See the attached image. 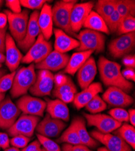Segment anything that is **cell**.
I'll use <instances>...</instances> for the list:
<instances>
[{"label": "cell", "instance_id": "obj_2", "mask_svg": "<svg viewBox=\"0 0 135 151\" xmlns=\"http://www.w3.org/2000/svg\"><path fill=\"white\" fill-rule=\"evenodd\" d=\"M35 69V64L32 63L28 67H22L16 72L10 90L12 97L17 98L26 95L36 79Z\"/></svg>", "mask_w": 135, "mask_h": 151}, {"label": "cell", "instance_id": "obj_4", "mask_svg": "<svg viewBox=\"0 0 135 151\" xmlns=\"http://www.w3.org/2000/svg\"><path fill=\"white\" fill-rule=\"evenodd\" d=\"M79 46L76 49L78 52L92 51L96 53L103 52L105 49V36L100 32L85 29L76 36Z\"/></svg>", "mask_w": 135, "mask_h": 151}, {"label": "cell", "instance_id": "obj_43", "mask_svg": "<svg viewBox=\"0 0 135 151\" xmlns=\"http://www.w3.org/2000/svg\"><path fill=\"white\" fill-rule=\"evenodd\" d=\"M121 73H122V76H123V77L128 81H135L134 68L127 67L123 71H121Z\"/></svg>", "mask_w": 135, "mask_h": 151}, {"label": "cell", "instance_id": "obj_23", "mask_svg": "<svg viewBox=\"0 0 135 151\" xmlns=\"http://www.w3.org/2000/svg\"><path fill=\"white\" fill-rule=\"evenodd\" d=\"M38 24L41 33L47 41H48L52 36L53 30L52 6L51 5L45 3L43 6L38 16Z\"/></svg>", "mask_w": 135, "mask_h": 151}, {"label": "cell", "instance_id": "obj_14", "mask_svg": "<svg viewBox=\"0 0 135 151\" xmlns=\"http://www.w3.org/2000/svg\"><path fill=\"white\" fill-rule=\"evenodd\" d=\"M64 121L52 118L48 113L42 121L36 126L38 134L47 138H55L58 137L66 127Z\"/></svg>", "mask_w": 135, "mask_h": 151}, {"label": "cell", "instance_id": "obj_48", "mask_svg": "<svg viewBox=\"0 0 135 151\" xmlns=\"http://www.w3.org/2000/svg\"><path fill=\"white\" fill-rule=\"evenodd\" d=\"M8 19L5 13H0V29H3L6 27Z\"/></svg>", "mask_w": 135, "mask_h": 151}, {"label": "cell", "instance_id": "obj_51", "mask_svg": "<svg viewBox=\"0 0 135 151\" xmlns=\"http://www.w3.org/2000/svg\"><path fill=\"white\" fill-rule=\"evenodd\" d=\"M4 151H20V150L15 147H9L8 148L6 149Z\"/></svg>", "mask_w": 135, "mask_h": 151}, {"label": "cell", "instance_id": "obj_16", "mask_svg": "<svg viewBox=\"0 0 135 151\" xmlns=\"http://www.w3.org/2000/svg\"><path fill=\"white\" fill-rule=\"evenodd\" d=\"M90 135L96 141L103 143L110 151H132L131 147L117 135L93 131Z\"/></svg>", "mask_w": 135, "mask_h": 151}, {"label": "cell", "instance_id": "obj_49", "mask_svg": "<svg viewBox=\"0 0 135 151\" xmlns=\"http://www.w3.org/2000/svg\"><path fill=\"white\" fill-rule=\"evenodd\" d=\"M129 121L131 123V125L134 127L135 125V110L134 109H130L129 111Z\"/></svg>", "mask_w": 135, "mask_h": 151}, {"label": "cell", "instance_id": "obj_29", "mask_svg": "<svg viewBox=\"0 0 135 151\" xmlns=\"http://www.w3.org/2000/svg\"><path fill=\"white\" fill-rule=\"evenodd\" d=\"M95 9L96 13L106 22L116 10L115 0H99Z\"/></svg>", "mask_w": 135, "mask_h": 151}, {"label": "cell", "instance_id": "obj_40", "mask_svg": "<svg viewBox=\"0 0 135 151\" xmlns=\"http://www.w3.org/2000/svg\"><path fill=\"white\" fill-rule=\"evenodd\" d=\"M19 1L22 6L34 10L42 9L46 3V1L44 0H21Z\"/></svg>", "mask_w": 135, "mask_h": 151}, {"label": "cell", "instance_id": "obj_34", "mask_svg": "<svg viewBox=\"0 0 135 151\" xmlns=\"http://www.w3.org/2000/svg\"><path fill=\"white\" fill-rule=\"evenodd\" d=\"M135 30V18L131 15L127 16L122 19L117 33L119 35L134 32Z\"/></svg>", "mask_w": 135, "mask_h": 151}, {"label": "cell", "instance_id": "obj_32", "mask_svg": "<svg viewBox=\"0 0 135 151\" xmlns=\"http://www.w3.org/2000/svg\"><path fill=\"white\" fill-rule=\"evenodd\" d=\"M57 141L60 143L64 142L71 145L81 144L76 129L72 123Z\"/></svg>", "mask_w": 135, "mask_h": 151}, {"label": "cell", "instance_id": "obj_9", "mask_svg": "<svg viewBox=\"0 0 135 151\" xmlns=\"http://www.w3.org/2000/svg\"><path fill=\"white\" fill-rule=\"evenodd\" d=\"M135 45V33L131 32L121 35L110 42L109 52L115 58H120L131 52Z\"/></svg>", "mask_w": 135, "mask_h": 151}, {"label": "cell", "instance_id": "obj_57", "mask_svg": "<svg viewBox=\"0 0 135 151\" xmlns=\"http://www.w3.org/2000/svg\"><path fill=\"white\" fill-rule=\"evenodd\" d=\"M42 150H42V151H45V150H44V149H43H43H42Z\"/></svg>", "mask_w": 135, "mask_h": 151}, {"label": "cell", "instance_id": "obj_10", "mask_svg": "<svg viewBox=\"0 0 135 151\" xmlns=\"http://www.w3.org/2000/svg\"><path fill=\"white\" fill-rule=\"evenodd\" d=\"M54 75L45 70L38 71L36 75V79L33 85L29 90L32 95L37 97L49 96L53 89Z\"/></svg>", "mask_w": 135, "mask_h": 151}, {"label": "cell", "instance_id": "obj_28", "mask_svg": "<svg viewBox=\"0 0 135 151\" xmlns=\"http://www.w3.org/2000/svg\"><path fill=\"white\" fill-rule=\"evenodd\" d=\"M83 27L86 28V29L104 33L107 35L110 34V31L105 22L95 11H91L84 22Z\"/></svg>", "mask_w": 135, "mask_h": 151}, {"label": "cell", "instance_id": "obj_21", "mask_svg": "<svg viewBox=\"0 0 135 151\" xmlns=\"http://www.w3.org/2000/svg\"><path fill=\"white\" fill-rule=\"evenodd\" d=\"M97 74V66L94 58L90 57L78 71L77 79L81 88L84 90L93 81Z\"/></svg>", "mask_w": 135, "mask_h": 151}, {"label": "cell", "instance_id": "obj_1", "mask_svg": "<svg viewBox=\"0 0 135 151\" xmlns=\"http://www.w3.org/2000/svg\"><path fill=\"white\" fill-rule=\"evenodd\" d=\"M97 66L101 81L105 86L119 88L126 93L132 90V83L123 77L121 70V65L118 63L102 56L98 60Z\"/></svg>", "mask_w": 135, "mask_h": 151}, {"label": "cell", "instance_id": "obj_39", "mask_svg": "<svg viewBox=\"0 0 135 151\" xmlns=\"http://www.w3.org/2000/svg\"><path fill=\"white\" fill-rule=\"evenodd\" d=\"M30 140V138L22 135H18L12 137L10 140V144L18 149H23L26 147Z\"/></svg>", "mask_w": 135, "mask_h": 151}, {"label": "cell", "instance_id": "obj_13", "mask_svg": "<svg viewBox=\"0 0 135 151\" xmlns=\"http://www.w3.org/2000/svg\"><path fill=\"white\" fill-rule=\"evenodd\" d=\"M21 111L10 97L4 99L0 104V129H8L18 119Z\"/></svg>", "mask_w": 135, "mask_h": 151}, {"label": "cell", "instance_id": "obj_27", "mask_svg": "<svg viewBox=\"0 0 135 151\" xmlns=\"http://www.w3.org/2000/svg\"><path fill=\"white\" fill-rule=\"evenodd\" d=\"M93 51L78 52L73 53L65 68V72L67 74L74 75L79 68L83 65L84 63L91 56Z\"/></svg>", "mask_w": 135, "mask_h": 151}, {"label": "cell", "instance_id": "obj_5", "mask_svg": "<svg viewBox=\"0 0 135 151\" xmlns=\"http://www.w3.org/2000/svg\"><path fill=\"white\" fill-rule=\"evenodd\" d=\"M54 84L55 87L52 90L53 97L65 104L73 101L77 89L70 78L62 73H58L54 76Z\"/></svg>", "mask_w": 135, "mask_h": 151}, {"label": "cell", "instance_id": "obj_12", "mask_svg": "<svg viewBox=\"0 0 135 151\" xmlns=\"http://www.w3.org/2000/svg\"><path fill=\"white\" fill-rule=\"evenodd\" d=\"M17 107L24 114L43 117L46 109V102L43 100L28 95L22 96L17 102Z\"/></svg>", "mask_w": 135, "mask_h": 151}, {"label": "cell", "instance_id": "obj_45", "mask_svg": "<svg viewBox=\"0 0 135 151\" xmlns=\"http://www.w3.org/2000/svg\"><path fill=\"white\" fill-rule=\"evenodd\" d=\"M7 27L3 29H0V52L5 53Z\"/></svg>", "mask_w": 135, "mask_h": 151}, {"label": "cell", "instance_id": "obj_50", "mask_svg": "<svg viewBox=\"0 0 135 151\" xmlns=\"http://www.w3.org/2000/svg\"><path fill=\"white\" fill-rule=\"evenodd\" d=\"M6 60V57L4 53L0 52V64H2V63L4 62Z\"/></svg>", "mask_w": 135, "mask_h": 151}, {"label": "cell", "instance_id": "obj_38", "mask_svg": "<svg viewBox=\"0 0 135 151\" xmlns=\"http://www.w3.org/2000/svg\"><path fill=\"white\" fill-rule=\"evenodd\" d=\"M16 71L5 74L0 79V93H5L12 88Z\"/></svg>", "mask_w": 135, "mask_h": 151}, {"label": "cell", "instance_id": "obj_47", "mask_svg": "<svg viewBox=\"0 0 135 151\" xmlns=\"http://www.w3.org/2000/svg\"><path fill=\"white\" fill-rule=\"evenodd\" d=\"M10 146V140L7 134L0 132V148L6 149Z\"/></svg>", "mask_w": 135, "mask_h": 151}, {"label": "cell", "instance_id": "obj_11", "mask_svg": "<svg viewBox=\"0 0 135 151\" xmlns=\"http://www.w3.org/2000/svg\"><path fill=\"white\" fill-rule=\"evenodd\" d=\"M84 116L87 122L89 127H95L99 130L98 131L103 134H110L117 129L122 125L113 119L111 116L101 114H89L84 113Z\"/></svg>", "mask_w": 135, "mask_h": 151}, {"label": "cell", "instance_id": "obj_44", "mask_svg": "<svg viewBox=\"0 0 135 151\" xmlns=\"http://www.w3.org/2000/svg\"><path fill=\"white\" fill-rule=\"evenodd\" d=\"M41 145L38 140H35L26 147L22 149V151H42Z\"/></svg>", "mask_w": 135, "mask_h": 151}, {"label": "cell", "instance_id": "obj_18", "mask_svg": "<svg viewBox=\"0 0 135 151\" xmlns=\"http://www.w3.org/2000/svg\"><path fill=\"white\" fill-rule=\"evenodd\" d=\"M40 12L35 10L30 15L28 26L24 38L17 43L18 47L23 52H27L29 48L35 42L38 36L41 33V30L38 24V18Z\"/></svg>", "mask_w": 135, "mask_h": 151}, {"label": "cell", "instance_id": "obj_8", "mask_svg": "<svg viewBox=\"0 0 135 151\" xmlns=\"http://www.w3.org/2000/svg\"><path fill=\"white\" fill-rule=\"evenodd\" d=\"M40 121V117L22 114L7 129V132L9 135L12 137L18 135L32 137Z\"/></svg>", "mask_w": 135, "mask_h": 151}, {"label": "cell", "instance_id": "obj_22", "mask_svg": "<svg viewBox=\"0 0 135 151\" xmlns=\"http://www.w3.org/2000/svg\"><path fill=\"white\" fill-rule=\"evenodd\" d=\"M53 32L55 37L54 44L55 51L66 53L71 50L77 49L79 46V42L78 40L70 36L62 30L54 29Z\"/></svg>", "mask_w": 135, "mask_h": 151}, {"label": "cell", "instance_id": "obj_3", "mask_svg": "<svg viewBox=\"0 0 135 151\" xmlns=\"http://www.w3.org/2000/svg\"><path fill=\"white\" fill-rule=\"evenodd\" d=\"M77 1L64 0L56 2L52 7L53 24L65 33L74 36L75 33L71 30L70 26V14L71 9Z\"/></svg>", "mask_w": 135, "mask_h": 151}, {"label": "cell", "instance_id": "obj_17", "mask_svg": "<svg viewBox=\"0 0 135 151\" xmlns=\"http://www.w3.org/2000/svg\"><path fill=\"white\" fill-rule=\"evenodd\" d=\"M106 104L116 108L127 107L133 103V99L123 90L115 86H109L102 98Z\"/></svg>", "mask_w": 135, "mask_h": 151}, {"label": "cell", "instance_id": "obj_36", "mask_svg": "<svg viewBox=\"0 0 135 151\" xmlns=\"http://www.w3.org/2000/svg\"><path fill=\"white\" fill-rule=\"evenodd\" d=\"M122 18L119 15L116 10L112 14V15L109 17L107 21L105 22L107 26L110 31V33L117 32L119 25L121 22Z\"/></svg>", "mask_w": 135, "mask_h": 151}, {"label": "cell", "instance_id": "obj_53", "mask_svg": "<svg viewBox=\"0 0 135 151\" xmlns=\"http://www.w3.org/2000/svg\"><path fill=\"white\" fill-rule=\"evenodd\" d=\"M5 99V94L4 93H0V104L2 102L3 100Z\"/></svg>", "mask_w": 135, "mask_h": 151}, {"label": "cell", "instance_id": "obj_31", "mask_svg": "<svg viewBox=\"0 0 135 151\" xmlns=\"http://www.w3.org/2000/svg\"><path fill=\"white\" fill-rule=\"evenodd\" d=\"M116 10L123 18L129 15L134 17L135 1L134 0H115Z\"/></svg>", "mask_w": 135, "mask_h": 151}, {"label": "cell", "instance_id": "obj_37", "mask_svg": "<svg viewBox=\"0 0 135 151\" xmlns=\"http://www.w3.org/2000/svg\"><path fill=\"white\" fill-rule=\"evenodd\" d=\"M110 116L119 123L128 122L129 121V112L122 108H115L112 109L109 112Z\"/></svg>", "mask_w": 135, "mask_h": 151}, {"label": "cell", "instance_id": "obj_52", "mask_svg": "<svg viewBox=\"0 0 135 151\" xmlns=\"http://www.w3.org/2000/svg\"><path fill=\"white\" fill-rule=\"evenodd\" d=\"M6 73H7V71L5 69H1V68H0V79H1L3 77V76H4Z\"/></svg>", "mask_w": 135, "mask_h": 151}, {"label": "cell", "instance_id": "obj_33", "mask_svg": "<svg viewBox=\"0 0 135 151\" xmlns=\"http://www.w3.org/2000/svg\"><path fill=\"white\" fill-rule=\"evenodd\" d=\"M107 107V104L104 100L99 96H95L85 106V109L88 111L91 114H98L105 109Z\"/></svg>", "mask_w": 135, "mask_h": 151}, {"label": "cell", "instance_id": "obj_7", "mask_svg": "<svg viewBox=\"0 0 135 151\" xmlns=\"http://www.w3.org/2000/svg\"><path fill=\"white\" fill-rule=\"evenodd\" d=\"M52 51V45L51 42L47 41L40 33L35 42L29 48L26 55L23 56L21 62L23 64H35L42 62Z\"/></svg>", "mask_w": 135, "mask_h": 151}, {"label": "cell", "instance_id": "obj_56", "mask_svg": "<svg viewBox=\"0 0 135 151\" xmlns=\"http://www.w3.org/2000/svg\"><path fill=\"white\" fill-rule=\"evenodd\" d=\"M2 67V64H0V68H1Z\"/></svg>", "mask_w": 135, "mask_h": 151}, {"label": "cell", "instance_id": "obj_42", "mask_svg": "<svg viewBox=\"0 0 135 151\" xmlns=\"http://www.w3.org/2000/svg\"><path fill=\"white\" fill-rule=\"evenodd\" d=\"M62 151H93L89 149L87 146L84 145H71L66 143L63 145Z\"/></svg>", "mask_w": 135, "mask_h": 151}, {"label": "cell", "instance_id": "obj_54", "mask_svg": "<svg viewBox=\"0 0 135 151\" xmlns=\"http://www.w3.org/2000/svg\"><path fill=\"white\" fill-rule=\"evenodd\" d=\"M97 151H110L108 150L105 147H101L97 149Z\"/></svg>", "mask_w": 135, "mask_h": 151}, {"label": "cell", "instance_id": "obj_55", "mask_svg": "<svg viewBox=\"0 0 135 151\" xmlns=\"http://www.w3.org/2000/svg\"><path fill=\"white\" fill-rule=\"evenodd\" d=\"M3 1H2V0H0V7H1L3 4Z\"/></svg>", "mask_w": 135, "mask_h": 151}, {"label": "cell", "instance_id": "obj_35", "mask_svg": "<svg viewBox=\"0 0 135 151\" xmlns=\"http://www.w3.org/2000/svg\"><path fill=\"white\" fill-rule=\"evenodd\" d=\"M38 140L43 146V149L45 151H62L59 146L54 141L44 136H42L38 134H36Z\"/></svg>", "mask_w": 135, "mask_h": 151}, {"label": "cell", "instance_id": "obj_46", "mask_svg": "<svg viewBox=\"0 0 135 151\" xmlns=\"http://www.w3.org/2000/svg\"><path fill=\"white\" fill-rule=\"evenodd\" d=\"M122 64L129 68H134L135 67V57L134 55H126L122 59Z\"/></svg>", "mask_w": 135, "mask_h": 151}, {"label": "cell", "instance_id": "obj_26", "mask_svg": "<svg viewBox=\"0 0 135 151\" xmlns=\"http://www.w3.org/2000/svg\"><path fill=\"white\" fill-rule=\"evenodd\" d=\"M76 129L82 145L90 148H96L99 143L88 133L85 120L81 117H76L71 122Z\"/></svg>", "mask_w": 135, "mask_h": 151}, {"label": "cell", "instance_id": "obj_24", "mask_svg": "<svg viewBox=\"0 0 135 151\" xmlns=\"http://www.w3.org/2000/svg\"><path fill=\"white\" fill-rule=\"evenodd\" d=\"M103 91V86L100 83H91L81 92L76 94L73 101V104L77 109H80L85 107L95 96L102 93Z\"/></svg>", "mask_w": 135, "mask_h": 151}, {"label": "cell", "instance_id": "obj_20", "mask_svg": "<svg viewBox=\"0 0 135 151\" xmlns=\"http://www.w3.org/2000/svg\"><path fill=\"white\" fill-rule=\"evenodd\" d=\"M6 65L12 72L16 71L21 62L23 56L17 47L12 36L7 33L6 40Z\"/></svg>", "mask_w": 135, "mask_h": 151}, {"label": "cell", "instance_id": "obj_15", "mask_svg": "<svg viewBox=\"0 0 135 151\" xmlns=\"http://www.w3.org/2000/svg\"><path fill=\"white\" fill-rule=\"evenodd\" d=\"M93 7L94 3L92 1L76 3L73 6L70 14V26L73 33L80 31Z\"/></svg>", "mask_w": 135, "mask_h": 151}, {"label": "cell", "instance_id": "obj_30", "mask_svg": "<svg viewBox=\"0 0 135 151\" xmlns=\"http://www.w3.org/2000/svg\"><path fill=\"white\" fill-rule=\"evenodd\" d=\"M115 135L119 136L133 149H135V129L134 127L124 123L115 131Z\"/></svg>", "mask_w": 135, "mask_h": 151}, {"label": "cell", "instance_id": "obj_19", "mask_svg": "<svg viewBox=\"0 0 135 151\" xmlns=\"http://www.w3.org/2000/svg\"><path fill=\"white\" fill-rule=\"evenodd\" d=\"M70 56L66 53H61L53 50L52 51L44 60L35 64V68L38 70H45L56 71L66 68Z\"/></svg>", "mask_w": 135, "mask_h": 151}, {"label": "cell", "instance_id": "obj_25", "mask_svg": "<svg viewBox=\"0 0 135 151\" xmlns=\"http://www.w3.org/2000/svg\"><path fill=\"white\" fill-rule=\"evenodd\" d=\"M45 100L47 113L52 118L65 122L69 121L70 119V113L66 104L58 99L51 100L46 98Z\"/></svg>", "mask_w": 135, "mask_h": 151}, {"label": "cell", "instance_id": "obj_41", "mask_svg": "<svg viewBox=\"0 0 135 151\" xmlns=\"http://www.w3.org/2000/svg\"><path fill=\"white\" fill-rule=\"evenodd\" d=\"M6 5L12 13L18 14L21 12V5L18 0H7Z\"/></svg>", "mask_w": 135, "mask_h": 151}, {"label": "cell", "instance_id": "obj_6", "mask_svg": "<svg viewBox=\"0 0 135 151\" xmlns=\"http://www.w3.org/2000/svg\"><path fill=\"white\" fill-rule=\"evenodd\" d=\"M4 13L7 17L12 37L17 43L21 41L26 35L28 26L29 19V11L24 10L20 14H15L8 10H6Z\"/></svg>", "mask_w": 135, "mask_h": 151}]
</instances>
